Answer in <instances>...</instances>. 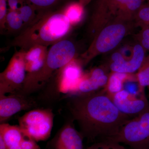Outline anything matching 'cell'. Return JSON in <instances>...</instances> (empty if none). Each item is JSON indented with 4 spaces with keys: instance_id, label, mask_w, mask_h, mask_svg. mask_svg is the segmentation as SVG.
Listing matches in <instances>:
<instances>
[{
    "instance_id": "e0dca14e",
    "label": "cell",
    "mask_w": 149,
    "mask_h": 149,
    "mask_svg": "<svg viewBox=\"0 0 149 149\" xmlns=\"http://www.w3.org/2000/svg\"><path fill=\"white\" fill-rule=\"evenodd\" d=\"M146 0H128L118 13L115 19L125 22H134L141 6Z\"/></svg>"
},
{
    "instance_id": "9c48e42d",
    "label": "cell",
    "mask_w": 149,
    "mask_h": 149,
    "mask_svg": "<svg viewBox=\"0 0 149 149\" xmlns=\"http://www.w3.org/2000/svg\"><path fill=\"white\" fill-rule=\"evenodd\" d=\"M108 70L107 66L98 67L84 73L80 83L73 90L67 93V96L71 97L90 94L104 88L109 77Z\"/></svg>"
},
{
    "instance_id": "484cf974",
    "label": "cell",
    "mask_w": 149,
    "mask_h": 149,
    "mask_svg": "<svg viewBox=\"0 0 149 149\" xmlns=\"http://www.w3.org/2000/svg\"><path fill=\"white\" fill-rule=\"evenodd\" d=\"M7 0H0V30L3 33L6 30V19L8 10Z\"/></svg>"
},
{
    "instance_id": "ffe728a7",
    "label": "cell",
    "mask_w": 149,
    "mask_h": 149,
    "mask_svg": "<svg viewBox=\"0 0 149 149\" xmlns=\"http://www.w3.org/2000/svg\"><path fill=\"white\" fill-rule=\"evenodd\" d=\"M84 7L80 3H72L65 7L63 13L69 19L72 25L79 23L84 15Z\"/></svg>"
},
{
    "instance_id": "3957f363",
    "label": "cell",
    "mask_w": 149,
    "mask_h": 149,
    "mask_svg": "<svg viewBox=\"0 0 149 149\" xmlns=\"http://www.w3.org/2000/svg\"><path fill=\"white\" fill-rule=\"evenodd\" d=\"M75 54L74 43L68 39H63L51 46L42 67L37 72L26 75L23 88L19 93L29 95L41 89L56 71L74 59Z\"/></svg>"
},
{
    "instance_id": "8992f818",
    "label": "cell",
    "mask_w": 149,
    "mask_h": 149,
    "mask_svg": "<svg viewBox=\"0 0 149 149\" xmlns=\"http://www.w3.org/2000/svg\"><path fill=\"white\" fill-rule=\"evenodd\" d=\"M109 140L127 145L130 149H149V109L128 120Z\"/></svg>"
},
{
    "instance_id": "9a60e30c",
    "label": "cell",
    "mask_w": 149,
    "mask_h": 149,
    "mask_svg": "<svg viewBox=\"0 0 149 149\" xmlns=\"http://www.w3.org/2000/svg\"><path fill=\"white\" fill-rule=\"evenodd\" d=\"M0 136L4 141L7 149H21V144L24 137L19 125L1 123Z\"/></svg>"
},
{
    "instance_id": "6da1fadb",
    "label": "cell",
    "mask_w": 149,
    "mask_h": 149,
    "mask_svg": "<svg viewBox=\"0 0 149 149\" xmlns=\"http://www.w3.org/2000/svg\"><path fill=\"white\" fill-rule=\"evenodd\" d=\"M67 105L83 139L93 143L115 137L132 118L121 112L103 91L72 96Z\"/></svg>"
},
{
    "instance_id": "4fadbf2b",
    "label": "cell",
    "mask_w": 149,
    "mask_h": 149,
    "mask_svg": "<svg viewBox=\"0 0 149 149\" xmlns=\"http://www.w3.org/2000/svg\"><path fill=\"white\" fill-rule=\"evenodd\" d=\"M146 51L138 43L133 47L132 57L130 59L118 63H109L107 66L111 72L133 74L142 65L146 57Z\"/></svg>"
},
{
    "instance_id": "5bb4252c",
    "label": "cell",
    "mask_w": 149,
    "mask_h": 149,
    "mask_svg": "<svg viewBox=\"0 0 149 149\" xmlns=\"http://www.w3.org/2000/svg\"><path fill=\"white\" fill-rule=\"evenodd\" d=\"M48 49L46 46L36 45L25 51L24 60L27 75L37 72L42 67Z\"/></svg>"
},
{
    "instance_id": "cb8c5ba5",
    "label": "cell",
    "mask_w": 149,
    "mask_h": 149,
    "mask_svg": "<svg viewBox=\"0 0 149 149\" xmlns=\"http://www.w3.org/2000/svg\"><path fill=\"white\" fill-rule=\"evenodd\" d=\"M85 149H127L121 144L109 139L102 140L93 143Z\"/></svg>"
},
{
    "instance_id": "7c38bea8",
    "label": "cell",
    "mask_w": 149,
    "mask_h": 149,
    "mask_svg": "<svg viewBox=\"0 0 149 149\" xmlns=\"http://www.w3.org/2000/svg\"><path fill=\"white\" fill-rule=\"evenodd\" d=\"M83 138L71 123H67L60 130L54 141V149H85Z\"/></svg>"
},
{
    "instance_id": "f546056e",
    "label": "cell",
    "mask_w": 149,
    "mask_h": 149,
    "mask_svg": "<svg viewBox=\"0 0 149 149\" xmlns=\"http://www.w3.org/2000/svg\"><path fill=\"white\" fill-rule=\"evenodd\" d=\"M92 0H79V2L83 6V7H85V6L88 5Z\"/></svg>"
},
{
    "instance_id": "7402d4cb",
    "label": "cell",
    "mask_w": 149,
    "mask_h": 149,
    "mask_svg": "<svg viewBox=\"0 0 149 149\" xmlns=\"http://www.w3.org/2000/svg\"><path fill=\"white\" fill-rule=\"evenodd\" d=\"M134 22L141 28L149 27V1L144 3L136 14Z\"/></svg>"
},
{
    "instance_id": "ba28073f",
    "label": "cell",
    "mask_w": 149,
    "mask_h": 149,
    "mask_svg": "<svg viewBox=\"0 0 149 149\" xmlns=\"http://www.w3.org/2000/svg\"><path fill=\"white\" fill-rule=\"evenodd\" d=\"M128 0H97L88 27L92 39L104 27L116 18Z\"/></svg>"
},
{
    "instance_id": "603a6c76",
    "label": "cell",
    "mask_w": 149,
    "mask_h": 149,
    "mask_svg": "<svg viewBox=\"0 0 149 149\" xmlns=\"http://www.w3.org/2000/svg\"><path fill=\"white\" fill-rule=\"evenodd\" d=\"M28 3L34 6L38 10L46 13L56 6L62 0H25Z\"/></svg>"
},
{
    "instance_id": "d6986e66",
    "label": "cell",
    "mask_w": 149,
    "mask_h": 149,
    "mask_svg": "<svg viewBox=\"0 0 149 149\" xmlns=\"http://www.w3.org/2000/svg\"><path fill=\"white\" fill-rule=\"evenodd\" d=\"M25 25L18 11L9 10L6 19V28L7 33L19 34L24 30Z\"/></svg>"
},
{
    "instance_id": "4316f807",
    "label": "cell",
    "mask_w": 149,
    "mask_h": 149,
    "mask_svg": "<svg viewBox=\"0 0 149 149\" xmlns=\"http://www.w3.org/2000/svg\"><path fill=\"white\" fill-rule=\"evenodd\" d=\"M9 10L18 11L24 5L27 3L25 0H7Z\"/></svg>"
},
{
    "instance_id": "277c9868",
    "label": "cell",
    "mask_w": 149,
    "mask_h": 149,
    "mask_svg": "<svg viewBox=\"0 0 149 149\" xmlns=\"http://www.w3.org/2000/svg\"><path fill=\"white\" fill-rule=\"evenodd\" d=\"M134 22H125L115 19L104 27L93 39L91 45L81 54L83 65L101 54L113 49L135 26Z\"/></svg>"
},
{
    "instance_id": "f1b7e54d",
    "label": "cell",
    "mask_w": 149,
    "mask_h": 149,
    "mask_svg": "<svg viewBox=\"0 0 149 149\" xmlns=\"http://www.w3.org/2000/svg\"><path fill=\"white\" fill-rule=\"evenodd\" d=\"M0 149H7L6 145L2 138L0 136Z\"/></svg>"
},
{
    "instance_id": "30bf717a",
    "label": "cell",
    "mask_w": 149,
    "mask_h": 149,
    "mask_svg": "<svg viewBox=\"0 0 149 149\" xmlns=\"http://www.w3.org/2000/svg\"><path fill=\"white\" fill-rule=\"evenodd\" d=\"M109 97L121 112L131 118L149 109L148 102L145 93L135 95L123 89Z\"/></svg>"
},
{
    "instance_id": "83f0119b",
    "label": "cell",
    "mask_w": 149,
    "mask_h": 149,
    "mask_svg": "<svg viewBox=\"0 0 149 149\" xmlns=\"http://www.w3.org/2000/svg\"><path fill=\"white\" fill-rule=\"evenodd\" d=\"M36 141L28 139H24L21 144V149H42L37 145Z\"/></svg>"
},
{
    "instance_id": "44dd1931",
    "label": "cell",
    "mask_w": 149,
    "mask_h": 149,
    "mask_svg": "<svg viewBox=\"0 0 149 149\" xmlns=\"http://www.w3.org/2000/svg\"><path fill=\"white\" fill-rule=\"evenodd\" d=\"M140 87L143 90L149 87V54L146 56L138 72L136 74Z\"/></svg>"
},
{
    "instance_id": "ac0fdd59",
    "label": "cell",
    "mask_w": 149,
    "mask_h": 149,
    "mask_svg": "<svg viewBox=\"0 0 149 149\" xmlns=\"http://www.w3.org/2000/svg\"><path fill=\"white\" fill-rule=\"evenodd\" d=\"M18 12L24 22L25 28L36 22L45 13L41 12L34 6L28 3L20 8Z\"/></svg>"
},
{
    "instance_id": "d4e9b609",
    "label": "cell",
    "mask_w": 149,
    "mask_h": 149,
    "mask_svg": "<svg viewBox=\"0 0 149 149\" xmlns=\"http://www.w3.org/2000/svg\"><path fill=\"white\" fill-rule=\"evenodd\" d=\"M136 38L142 47L149 51V27L142 28L140 32L136 35Z\"/></svg>"
},
{
    "instance_id": "7a4b0ae2",
    "label": "cell",
    "mask_w": 149,
    "mask_h": 149,
    "mask_svg": "<svg viewBox=\"0 0 149 149\" xmlns=\"http://www.w3.org/2000/svg\"><path fill=\"white\" fill-rule=\"evenodd\" d=\"M72 26L63 10L47 12L19 33L10 46L24 51L36 45L51 46L65 39Z\"/></svg>"
},
{
    "instance_id": "8fae6325",
    "label": "cell",
    "mask_w": 149,
    "mask_h": 149,
    "mask_svg": "<svg viewBox=\"0 0 149 149\" xmlns=\"http://www.w3.org/2000/svg\"><path fill=\"white\" fill-rule=\"evenodd\" d=\"M36 105L34 99L21 93L0 96V122L4 123L19 112L32 109Z\"/></svg>"
},
{
    "instance_id": "1f68e13d",
    "label": "cell",
    "mask_w": 149,
    "mask_h": 149,
    "mask_svg": "<svg viewBox=\"0 0 149 149\" xmlns=\"http://www.w3.org/2000/svg\"></svg>"
},
{
    "instance_id": "5b68a950",
    "label": "cell",
    "mask_w": 149,
    "mask_h": 149,
    "mask_svg": "<svg viewBox=\"0 0 149 149\" xmlns=\"http://www.w3.org/2000/svg\"><path fill=\"white\" fill-rule=\"evenodd\" d=\"M54 115L50 109L31 110L19 117V126L24 137L36 142L50 137Z\"/></svg>"
},
{
    "instance_id": "4dcf8cb0",
    "label": "cell",
    "mask_w": 149,
    "mask_h": 149,
    "mask_svg": "<svg viewBox=\"0 0 149 149\" xmlns=\"http://www.w3.org/2000/svg\"><path fill=\"white\" fill-rule=\"evenodd\" d=\"M146 1H149V0H146Z\"/></svg>"
},
{
    "instance_id": "2e32d148",
    "label": "cell",
    "mask_w": 149,
    "mask_h": 149,
    "mask_svg": "<svg viewBox=\"0 0 149 149\" xmlns=\"http://www.w3.org/2000/svg\"><path fill=\"white\" fill-rule=\"evenodd\" d=\"M134 74L111 72L105 87L103 90L110 97L123 89V84Z\"/></svg>"
},
{
    "instance_id": "52a82bcc",
    "label": "cell",
    "mask_w": 149,
    "mask_h": 149,
    "mask_svg": "<svg viewBox=\"0 0 149 149\" xmlns=\"http://www.w3.org/2000/svg\"><path fill=\"white\" fill-rule=\"evenodd\" d=\"M25 53L21 50L15 52L0 74V96L19 93L23 88L27 75Z\"/></svg>"
}]
</instances>
